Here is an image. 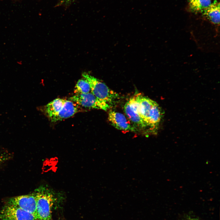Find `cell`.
Instances as JSON below:
<instances>
[{
	"instance_id": "obj_11",
	"label": "cell",
	"mask_w": 220,
	"mask_h": 220,
	"mask_svg": "<svg viewBox=\"0 0 220 220\" xmlns=\"http://www.w3.org/2000/svg\"><path fill=\"white\" fill-rule=\"evenodd\" d=\"M203 16L212 23L219 24L220 23V4L216 0L201 13Z\"/></svg>"
},
{
	"instance_id": "obj_8",
	"label": "cell",
	"mask_w": 220,
	"mask_h": 220,
	"mask_svg": "<svg viewBox=\"0 0 220 220\" xmlns=\"http://www.w3.org/2000/svg\"><path fill=\"white\" fill-rule=\"evenodd\" d=\"M135 97L137 102L139 114L148 127L150 114L156 102L140 94L137 95Z\"/></svg>"
},
{
	"instance_id": "obj_15",
	"label": "cell",
	"mask_w": 220,
	"mask_h": 220,
	"mask_svg": "<svg viewBox=\"0 0 220 220\" xmlns=\"http://www.w3.org/2000/svg\"><path fill=\"white\" fill-rule=\"evenodd\" d=\"M61 4H66L71 2L73 0H59Z\"/></svg>"
},
{
	"instance_id": "obj_1",
	"label": "cell",
	"mask_w": 220,
	"mask_h": 220,
	"mask_svg": "<svg viewBox=\"0 0 220 220\" xmlns=\"http://www.w3.org/2000/svg\"><path fill=\"white\" fill-rule=\"evenodd\" d=\"M36 199V220H50L52 219V209L54 196L49 189L42 186L34 192Z\"/></svg>"
},
{
	"instance_id": "obj_14",
	"label": "cell",
	"mask_w": 220,
	"mask_h": 220,
	"mask_svg": "<svg viewBox=\"0 0 220 220\" xmlns=\"http://www.w3.org/2000/svg\"><path fill=\"white\" fill-rule=\"evenodd\" d=\"M12 154L7 150L0 147V166L11 159Z\"/></svg>"
},
{
	"instance_id": "obj_9",
	"label": "cell",
	"mask_w": 220,
	"mask_h": 220,
	"mask_svg": "<svg viewBox=\"0 0 220 220\" xmlns=\"http://www.w3.org/2000/svg\"><path fill=\"white\" fill-rule=\"evenodd\" d=\"M79 107L75 102L66 100L61 110L51 121L55 122L70 117L79 111Z\"/></svg>"
},
{
	"instance_id": "obj_16",
	"label": "cell",
	"mask_w": 220,
	"mask_h": 220,
	"mask_svg": "<svg viewBox=\"0 0 220 220\" xmlns=\"http://www.w3.org/2000/svg\"><path fill=\"white\" fill-rule=\"evenodd\" d=\"M184 220H200L197 218L192 217H187Z\"/></svg>"
},
{
	"instance_id": "obj_3",
	"label": "cell",
	"mask_w": 220,
	"mask_h": 220,
	"mask_svg": "<svg viewBox=\"0 0 220 220\" xmlns=\"http://www.w3.org/2000/svg\"><path fill=\"white\" fill-rule=\"evenodd\" d=\"M79 106L88 108L102 109L107 111L111 105L100 100L91 92L86 94H76L69 98Z\"/></svg>"
},
{
	"instance_id": "obj_2",
	"label": "cell",
	"mask_w": 220,
	"mask_h": 220,
	"mask_svg": "<svg viewBox=\"0 0 220 220\" xmlns=\"http://www.w3.org/2000/svg\"><path fill=\"white\" fill-rule=\"evenodd\" d=\"M82 76L89 84L91 92L98 98L111 105L119 98L118 93L99 79L86 72L82 74Z\"/></svg>"
},
{
	"instance_id": "obj_12",
	"label": "cell",
	"mask_w": 220,
	"mask_h": 220,
	"mask_svg": "<svg viewBox=\"0 0 220 220\" xmlns=\"http://www.w3.org/2000/svg\"><path fill=\"white\" fill-rule=\"evenodd\" d=\"M212 3L211 0H189L188 9L194 13H201Z\"/></svg>"
},
{
	"instance_id": "obj_7",
	"label": "cell",
	"mask_w": 220,
	"mask_h": 220,
	"mask_svg": "<svg viewBox=\"0 0 220 220\" xmlns=\"http://www.w3.org/2000/svg\"><path fill=\"white\" fill-rule=\"evenodd\" d=\"M108 119L112 125L115 128L124 131L136 132L137 129L128 122L123 114L111 111L108 114Z\"/></svg>"
},
{
	"instance_id": "obj_5",
	"label": "cell",
	"mask_w": 220,
	"mask_h": 220,
	"mask_svg": "<svg viewBox=\"0 0 220 220\" xmlns=\"http://www.w3.org/2000/svg\"><path fill=\"white\" fill-rule=\"evenodd\" d=\"M0 218L2 220H36L31 213L6 204L0 211Z\"/></svg>"
},
{
	"instance_id": "obj_17",
	"label": "cell",
	"mask_w": 220,
	"mask_h": 220,
	"mask_svg": "<svg viewBox=\"0 0 220 220\" xmlns=\"http://www.w3.org/2000/svg\"><path fill=\"white\" fill-rule=\"evenodd\" d=\"M52 220V219H51V220Z\"/></svg>"
},
{
	"instance_id": "obj_4",
	"label": "cell",
	"mask_w": 220,
	"mask_h": 220,
	"mask_svg": "<svg viewBox=\"0 0 220 220\" xmlns=\"http://www.w3.org/2000/svg\"><path fill=\"white\" fill-rule=\"evenodd\" d=\"M6 204L17 207L30 213L35 218L36 202L34 193L11 197L7 200Z\"/></svg>"
},
{
	"instance_id": "obj_6",
	"label": "cell",
	"mask_w": 220,
	"mask_h": 220,
	"mask_svg": "<svg viewBox=\"0 0 220 220\" xmlns=\"http://www.w3.org/2000/svg\"><path fill=\"white\" fill-rule=\"evenodd\" d=\"M124 110L129 119L136 125L141 128L147 127L139 114L135 96L130 98L126 102L124 106Z\"/></svg>"
},
{
	"instance_id": "obj_10",
	"label": "cell",
	"mask_w": 220,
	"mask_h": 220,
	"mask_svg": "<svg viewBox=\"0 0 220 220\" xmlns=\"http://www.w3.org/2000/svg\"><path fill=\"white\" fill-rule=\"evenodd\" d=\"M66 100V99L57 98L44 106V112L51 121L61 110Z\"/></svg>"
},
{
	"instance_id": "obj_13",
	"label": "cell",
	"mask_w": 220,
	"mask_h": 220,
	"mask_svg": "<svg viewBox=\"0 0 220 220\" xmlns=\"http://www.w3.org/2000/svg\"><path fill=\"white\" fill-rule=\"evenodd\" d=\"M91 92L89 84L85 79H79L75 86L74 92L76 94H86Z\"/></svg>"
}]
</instances>
